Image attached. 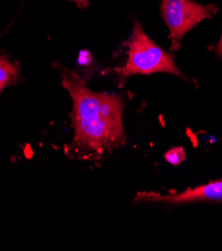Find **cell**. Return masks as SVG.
<instances>
[{
  "instance_id": "cell-1",
  "label": "cell",
  "mask_w": 222,
  "mask_h": 251,
  "mask_svg": "<svg viewBox=\"0 0 222 251\" xmlns=\"http://www.w3.org/2000/svg\"><path fill=\"white\" fill-rule=\"evenodd\" d=\"M61 83L72 100L74 128L71 152L87 159H100L126 141L123 126L124 101L120 95L92 91L73 70L57 64Z\"/></svg>"
},
{
  "instance_id": "cell-2",
  "label": "cell",
  "mask_w": 222,
  "mask_h": 251,
  "mask_svg": "<svg viewBox=\"0 0 222 251\" xmlns=\"http://www.w3.org/2000/svg\"><path fill=\"white\" fill-rule=\"evenodd\" d=\"M121 82H125L133 75H150L154 73H169L187 79L176 66L173 56L158 46L144 32L142 25L133 20V30L128 42L126 63L114 69Z\"/></svg>"
},
{
  "instance_id": "cell-3",
  "label": "cell",
  "mask_w": 222,
  "mask_h": 251,
  "mask_svg": "<svg viewBox=\"0 0 222 251\" xmlns=\"http://www.w3.org/2000/svg\"><path fill=\"white\" fill-rule=\"evenodd\" d=\"M218 8L192 0H162L160 13L170 32L171 50H178L182 38L199 22L211 18Z\"/></svg>"
},
{
  "instance_id": "cell-4",
  "label": "cell",
  "mask_w": 222,
  "mask_h": 251,
  "mask_svg": "<svg viewBox=\"0 0 222 251\" xmlns=\"http://www.w3.org/2000/svg\"><path fill=\"white\" fill-rule=\"evenodd\" d=\"M137 201L157 202L165 204H186L194 202H220L222 203V180L210 182L189 188L178 193L160 195L153 192L139 193L136 197Z\"/></svg>"
},
{
  "instance_id": "cell-5",
  "label": "cell",
  "mask_w": 222,
  "mask_h": 251,
  "mask_svg": "<svg viewBox=\"0 0 222 251\" xmlns=\"http://www.w3.org/2000/svg\"><path fill=\"white\" fill-rule=\"evenodd\" d=\"M19 70L17 63L11 62L6 55L0 54V95L6 87L17 82Z\"/></svg>"
},
{
  "instance_id": "cell-6",
  "label": "cell",
  "mask_w": 222,
  "mask_h": 251,
  "mask_svg": "<svg viewBox=\"0 0 222 251\" xmlns=\"http://www.w3.org/2000/svg\"><path fill=\"white\" fill-rule=\"evenodd\" d=\"M165 158L166 160L172 164V165H178L181 163L184 158H185V152L183 148L181 147H176V148H172L169 151L165 153Z\"/></svg>"
},
{
  "instance_id": "cell-7",
  "label": "cell",
  "mask_w": 222,
  "mask_h": 251,
  "mask_svg": "<svg viewBox=\"0 0 222 251\" xmlns=\"http://www.w3.org/2000/svg\"><path fill=\"white\" fill-rule=\"evenodd\" d=\"M70 1H73L75 3L79 8H86L89 4V0H70Z\"/></svg>"
},
{
  "instance_id": "cell-8",
  "label": "cell",
  "mask_w": 222,
  "mask_h": 251,
  "mask_svg": "<svg viewBox=\"0 0 222 251\" xmlns=\"http://www.w3.org/2000/svg\"><path fill=\"white\" fill-rule=\"evenodd\" d=\"M215 52L222 57V34H221V37H220L218 43L215 46Z\"/></svg>"
}]
</instances>
